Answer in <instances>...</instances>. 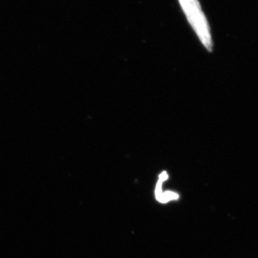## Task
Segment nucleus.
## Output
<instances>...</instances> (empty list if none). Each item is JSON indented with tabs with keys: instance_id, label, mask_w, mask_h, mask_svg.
I'll list each match as a JSON object with an SVG mask.
<instances>
[{
	"instance_id": "obj_2",
	"label": "nucleus",
	"mask_w": 258,
	"mask_h": 258,
	"mask_svg": "<svg viewBox=\"0 0 258 258\" xmlns=\"http://www.w3.org/2000/svg\"><path fill=\"white\" fill-rule=\"evenodd\" d=\"M179 198V195L177 194L172 192V191H166L165 193H162L157 198L158 201L161 203H166L167 202L172 200H177Z\"/></svg>"
},
{
	"instance_id": "obj_1",
	"label": "nucleus",
	"mask_w": 258,
	"mask_h": 258,
	"mask_svg": "<svg viewBox=\"0 0 258 258\" xmlns=\"http://www.w3.org/2000/svg\"><path fill=\"white\" fill-rule=\"evenodd\" d=\"M180 4L191 26L198 34L203 45L210 52L212 50V41L208 20L202 11L198 0H179Z\"/></svg>"
},
{
	"instance_id": "obj_3",
	"label": "nucleus",
	"mask_w": 258,
	"mask_h": 258,
	"mask_svg": "<svg viewBox=\"0 0 258 258\" xmlns=\"http://www.w3.org/2000/svg\"><path fill=\"white\" fill-rule=\"evenodd\" d=\"M168 179V174H166V172L164 171V172L161 173L160 176H159V179H161V181H165V180Z\"/></svg>"
}]
</instances>
